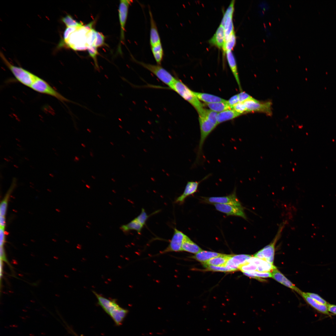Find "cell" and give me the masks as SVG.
<instances>
[{
	"mask_svg": "<svg viewBox=\"0 0 336 336\" xmlns=\"http://www.w3.org/2000/svg\"><path fill=\"white\" fill-rule=\"evenodd\" d=\"M90 156L91 157H94V154H93V152L92 151H90Z\"/></svg>",
	"mask_w": 336,
	"mask_h": 336,
	"instance_id": "obj_56",
	"label": "cell"
},
{
	"mask_svg": "<svg viewBox=\"0 0 336 336\" xmlns=\"http://www.w3.org/2000/svg\"><path fill=\"white\" fill-rule=\"evenodd\" d=\"M5 228L0 227V245L3 246L5 241L6 234Z\"/></svg>",
	"mask_w": 336,
	"mask_h": 336,
	"instance_id": "obj_48",
	"label": "cell"
},
{
	"mask_svg": "<svg viewBox=\"0 0 336 336\" xmlns=\"http://www.w3.org/2000/svg\"><path fill=\"white\" fill-rule=\"evenodd\" d=\"M81 145H82V147H84V148H85V147H86V145H85V144H84V143H82L81 144Z\"/></svg>",
	"mask_w": 336,
	"mask_h": 336,
	"instance_id": "obj_57",
	"label": "cell"
},
{
	"mask_svg": "<svg viewBox=\"0 0 336 336\" xmlns=\"http://www.w3.org/2000/svg\"><path fill=\"white\" fill-rule=\"evenodd\" d=\"M82 156V157H83V158H85V157L83 155Z\"/></svg>",
	"mask_w": 336,
	"mask_h": 336,
	"instance_id": "obj_61",
	"label": "cell"
},
{
	"mask_svg": "<svg viewBox=\"0 0 336 336\" xmlns=\"http://www.w3.org/2000/svg\"><path fill=\"white\" fill-rule=\"evenodd\" d=\"M203 250L185 235L182 246V251L196 254Z\"/></svg>",
	"mask_w": 336,
	"mask_h": 336,
	"instance_id": "obj_21",
	"label": "cell"
},
{
	"mask_svg": "<svg viewBox=\"0 0 336 336\" xmlns=\"http://www.w3.org/2000/svg\"><path fill=\"white\" fill-rule=\"evenodd\" d=\"M6 225L5 216H0V227L5 228Z\"/></svg>",
	"mask_w": 336,
	"mask_h": 336,
	"instance_id": "obj_52",
	"label": "cell"
},
{
	"mask_svg": "<svg viewBox=\"0 0 336 336\" xmlns=\"http://www.w3.org/2000/svg\"><path fill=\"white\" fill-rule=\"evenodd\" d=\"M208 270L223 272H232L228 267L225 266H215L213 265H204Z\"/></svg>",
	"mask_w": 336,
	"mask_h": 336,
	"instance_id": "obj_38",
	"label": "cell"
},
{
	"mask_svg": "<svg viewBox=\"0 0 336 336\" xmlns=\"http://www.w3.org/2000/svg\"><path fill=\"white\" fill-rule=\"evenodd\" d=\"M91 177L94 179H96L95 177L93 175H92Z\"/></svg>",
	"mask_w": 336,
	"mask_h": 336,
	"instance_id": "obj_58",
	"label": "cell"
},
{
	"mask_svg": "<svg viewBox=\"0 0 336 336\" xmlns=\"http://www.w3.org/2000/svg\"><path fill=\"white\" fill-rule=\"evenodd\" d=\"M246 109V112H262L271 115L272 114V103L268 101L262 102L252 97L243 102Z\"/></svg>",
	"mask_w": 336,
	"mask_h": 336,
	"instance_id": "obj_7",
	"label": "cell"
},
{
	"mask_svg": "<svg viewBox=\"0 0 336 336\" xmlns=\"http://www.w3.org/2000/svg\"><path fill=\"white\" fill-rule=\"evenodd\" d=\"M118 309L111 312L110 315L112 317L115 323L117 325H119L122 324L123 319L117 313V310Z\"/></svg>",
	"mask_w": 336,
	"mask_h": 336,
	"instance_id": "obj_43",
	"label": "cell"
},
{
	"mask_svg": "<svg viewBox=\"0 0 336 336\" xmlns=\"http://www.w3.org/2000/svg\"><path fill=\"white\" fill-rule=\"evenodd\" d=\"M243 273L244 275L250 278L256 279L261 282H266L267 281L265 279H262L258 277L251 275L247 272H244Z\"/></svg>",
	"mask_w": 336,
	"mask_h": 336,
	"instance_id": "obj_50",
	"label": "cell"
},
{
	"mask_svg": "<svg viewBox=\"0 0 336 336\" xmlns=\"http://www.w3.org/2000/svg\"><path fill=\"white\" fill-rule=\"evenodd\" d=\"M252 256L245 254L232 255L227 261L226 266L232 271L239 269L240 267L245 264L246 261Z\"/></svg>",
	"mask_w": 336,
	"mask_h": 336,
	"instance_id": "obj_13",
	"label": "cell"
},
{
	"mask_svg": "<svg viewBox=\"0 0 336 336\" xmlns=\"http://www.w3.org/2000/svg\"><path fill=\"white\" fill-rule=\"evenodd\" d=\"M198 99L205 103H210L220 102H226L227 100L218 96L209 94L194 91Z\"/></svg>",
	"mask_w": 336,
	"mask_h": 336,
	"instance_id": "obj_25",
	"label": "cell"
},
{
	"mask_svg": "<svg viewBox=\"0 0 336 336\" xmlns=\"http://www.w3.org/2000/svg\"><path fill=\"white\" fill-rule=\"evenodd\" d=\"M301 295L309 305L317 310L323 314L330 315L327 305L320 304L315 301L305 292H302Z\"/></svg>",
	"mask_w": 336,
	"mask_h": 336,
	"instance_id": "obj_19",
	"label": "cell"
},
{
	"mask_svg": "<svg viewBox=\"0 0 336 336\" xmlns=\"http://www.w3.org/2000/svg\"><path fill=\"white\" fill-rule=\"evenodd\" d=\"M16 180L14 179L9 189L6 193L5 196L1 202L0 205V216H5L8 201L11 194L13 191L16 185Z\"/></svg>",
	"mask_w": 336,
	"mask_h": 336,
	"instance_id": "obj_23",
	"label": "cell"
},
{
	"mask_svg": "<svg viewBox=\"0 0 336 336\" xmlns=\"http://www.w3.org/2000/svg\"><path fill=\"white\" fill-rule=\"evenodd\" d=\"M205 105L207 106L210 110L218 113L227 110L233 109L232 107L229 106L228 104L227 100L226 102H220L210 103H205Z\"/></svg>",
	"mask_w": 336,
	"mask_h": 336,
	"instance_id": "obj_27",
	"label": "cell"
},
{
	"mask_svg": "<svg viewBox=\"0 0 336 336\" xmlns=\"http://www.w3.org/2000/svg\"><path fill=\"white\" fill-rule=\"evenodd\" d=\"M87 50L90 56L94 60L96 67L97 68H99L96 59L97 56L98 54L97 47L94 45L88 46Z\"/></svg>",
	"mask_w": 336,
	"mask_h": 336,
	"instance_id": "obj_36",
	"label": "cell"
},
{
	"mask_svg": "<svg viewBox=\"0 0 336 336\" xmlns=\"http://www.w3.org/2000/svg\"><path fill=\"white\" fill-rule=\"evenodd\" d=\"M143 226L135 218L127 224L122 226L121 229L124 232H127L130 230H135L139 234Z\"/></svg>",
	"mask_w": 336,
	"mask_h": 336,
	"instance_id": "obj_29",
	"label": "cell"
},
{
	"mask_svg": "<svg viewBox=\"0 0 336 336\" xmlns=\"http://www.w3.org/2000/svg\"><path fill=\"white\" fill-rule=\"evenodd\" d=\"M226 57L229 66L234 76L240 91H242L238 76L237 65L235 57L231 51L226 52Z\"/></svg>",
	"mask_w": 336,
	"mask_h": 336,
	"instance_id": "obj_20",
	"label": "cell"
},
{
	"mask_svg": "<svg viewBox=\"0 0 336 336\" xmlns=\"http://www.w3.org/2000/svg\"><path fill=\"white\" fill-rule=\"evenodd\" d=\"M247 272L251 275L259 278L272 277L271 272H260L256 271Z\"/></svg>",
	"mask_w": 336,
	"mask_h": 336,
	"instance_id": "obj_44",
	"label": "cell"
},
{
	"mask_svg": "<svg viewBox=\"0 0 336 336\" xmlns=\"http://www.w3.org/2000/svg\"><path fill=\"white\" fill-rule=\"evenodd\" d=\"M241 115L233 109L227 110L219 113L217 116V124L232 119Z\"/></svg>",
	"mask_w": 336,
	"mask_h": 336,
	"instance_id": "obj_24",
	"label": "cell"
},
{
	"mask_svg": "<svg viewBox=\"0 0 336 336\" xmlns=\"http://www.w3.org/2000/svg\"><path fill=\"white\" fill-rule=\"evenodd\" d=\"M79 160H80L78 156H76L75 157V158L74 159V161H75L76 162H77V161H79Z\"/></svg>",
	"mask_w": 336,
	"mask_h": 336,
	"instance_id": "obj_55",
	"label": "cell"
},
{
	"mask_svg": "<svg viewBox=\"0 0 336 336\" xmlns=\"http://www.w3.org/2000/svg\"><path fill=\"white\" fill-rule=\"evenodd\" d=\"M239 269L243 272L255 271H257V267L253 263L246 262L240 267Z\"/></svg>",
	"mask_w": 336,
	"mask_h": 336,
	"instance_id": "obj_35",
	"label": "cell"
},
{
	"mask_svg": "<svg viewBox=\"0 0 336 336\" xmlns=\"http://www.w3.org/2000/svg\"><path fill=\"white\" fill-rule=\"evenodd\" d=\"M272 278L277 282L295 291L301 295L302 292L287 278L277 268L272 272Z\"/></svg>",
	"mask_w": 336,
	"mask_h": 336,
	"instance_id": "obj_18",
	"label": "cell"
},
{
	"mask_svg": "<svg viewBox=\"0 0 336 336\" xmlns=\"http://www.w3.org/2000/svg\"><path fill=\"white\" fill-rule=\"evenodd\" d=\"M231 255L222 254L219 256L210 259L203 264L204 265L225 266L227 261Z\"/></svg>",
	"mask_w": 336,
	"mask_h": 336,
	"instance_id": "obj_26",
	"label": "cell"
},
{
	"mask_svg": "<svg viewBox=\"0 0 336 336\" xmlns=\"http://www.w3.org/2000/svg\"><path fill=\"white\" fill-rule=\"evenodd\" d=\"M0 56L4 64L16 79L22 84L30 88L37 76L21 67L12 64L1 52L0 53Z\"/></svg>",
	"mask_w": 336,
	"mask_h": 336,
	"instance_id": "obj_2",
	"label": "cell"
},
{
	"mask_svg": "<svg viewBox=\"0 0 336 336\" xmlns=\"http://www.w3.org/2000/svg\"><path fill=\"white\" fill-rule=\"evenodd\" d=\"M232 109L241 114L246 112L245 107L243 102H239L232 107Z\"/></svg>",
	"mask_w": 336,
	"mask_h": 336,
	"instance_id": "obj_41",
	"label": "cell"
},
{
	"mask_svg": "<svg viewBox=\"0 0 336 336\" xmlns=\"http://www.w3.org/2000/svg\"><path fill=\"white\" fill-rule=\"evenodd\" d=\"M234 4L235 0H232L223 15L220 24V25L223 26L226 18L228 16L233 15L234 10Z\"/></svg>",
	"mask_w": 336,
	"mask_h": 336,
	"instance_id": "obj_34",
	"label": "cell"
},
{
	"mask_svg": "<svg viewBox=\"0 0 336 336\" xmlns=\"http://www.w3.org/2000/svg\"><path fill=\"white\" fill-rule=\"evenodd\" d=\"M236 37L234 31L229 36L225 41L222 49L223 55H225L227 51H231L236 43Z\"/></svg>",
	"mask_w": 336,
	"mask_h": 336,
	"instance_id": "obj_30",
	"label": "cell"
},
{
	"mask_svg": "<svg viewBox=\"0 0 336 336\" xmlns=\"http://www.w3.org/2000/svg\"><path fill=\"white\" fill-rule=\"evenodd\" d=\"M2 261H3V260L0 259V277H1V278L2 276V265H3Z\"/></svg>",
	"mask_w": 336,
	"mask_h": 336,
	"instance_id": "obj_54",
	"label": "cell"
},
{
	"mask_svg": "<svg viewBox=\"0 0 336 336\" xmlns=\"http://www.w3.org/2000/svg\"><path fill=\"white\" fill-rule=\"evenodd\" d=\"M285 224V223L284 222L280 226L273 241L269 244L255 254L253 256L273 264L275 244L281 236Z\"/></svg>",
	"mask_w": 336,
	"mask_h": 336,
	"instance_id": "obj_6",
	"label": "cell"
},
{
	"mask_svg": "<svg viewBox=\"0 0 336 336\" xmlns=\"http://www.w3.org/2000/svg\"><path fill=\"white\" fill-rule=\"evenodd\" d=\"M110 144L112 146L114 145V143L113 142H110Z\"/></svg>",
	"mask_w": 336,
	"mask_h": 336,
	"instance_id": "obj_59",
	"label": "cell"
},
{
	"mask_svg": "<svg viewBox=\"0 0 336 336\" xmlns=\"http://www.w3.org/2000/svg\"><path fill=\"white\" fill-rule=\"evenodd\" d=\"M149 217V216L147 215L144 209L142 208L141 213L136 218V219L143 226L145 224Z\"/></svg>",
	"mask_w": 336,
	"mask_h": 336,
	"instance_id": "obj_40",
	"label": "cell"
},
{
	"mask_svg": "<svg viewBox=\"0 0 336 336\" xmlns=\"http://www.w3.org/2000/svg\"><path fill=\"white\" fill-rule=\"evenodd\" d=\"M232 16H228L226 19L224 27L225 30V42L230 35L234 31L232 21Z\"/></svg>",
	"mask_w": 336,
	"mask_h": 336,
	"instance_id": "obj_32",
	"label": "cell"
},
{
	"mask_svg": "<svg viewBox=\"0 0 336 336\" xmlns=\"http://www.w3.org/2000/svg\"><path fill=\"white\" fill-rule=\"evenodd\" d=\"M246 262L256 265L257 267L256 271L260 272H271L277 268L273 264L253 256L248 259Z\"/></svg>",
	"mask_w": 336,
	"mask_h": 336,
	"instance_id": "obj_16",
	"label": "cell"
},
{
	"mask_svg": "<svg viewBox=\"0 0 336 336\" xmlns=\"http://www.w3.org/2000/svg\"><path fill=\"white\" fill-rule=\"evenodd\" d=\"M213 204L217 210L226 214L227 216H235L240 217L245 219L246 218L244 208L242 206L220 203Z\"/></svg>",
	"mask_w": 336,
	"mask_h": 336,
	"instance_id": "obj_11",
	"label": "cell"
},
{
	"mask_svg": "<svg viewBox=\"0 0 336 336\" xmlns=\"http://www.w3.org/2000/svg\"><path fill=\"white\" fill-rule=\"evenodd\" d=\"M227 102L229 106L232 107L234 105L239 102L238 94L232 96L228 100H227Z\"/></svg>",
	"mask_w": 336,
	"mask_h": 336,
	"instance_id": "obj_47",
	"label": "cell"
},
{
	"mask_svg": "<svg viewBox=\"0 0 336 336\" xmlns=\"http://www.w3.org/2000/svg\"><path fill=\"white\" fill-rule=\"evenodd\" d=\"M239 102H243L252 97L248 94L245 92L242 91L238 94Z\"/></svg>",
	"mask_w": 336,
	"mask_h": 336,
	"instance_id": "obj_46",
	"label": "cell"
},
{
	"mask_svg": "<svg viewBox=\"0 0 336 336\" xmlns=\"http://www.w3.org/2000/svg\"><path fill=\"white\" fill-rule=\"evenodd\" d=\"M207 203L212 204L220 203L232 205L236 206H242L240 202L237 198L236 189L230 194L222 197H213L204 198Z\"/></svg>",
	"mask_w": 336,
	"mask_h": 336,
	"instance_id": "obj_10",
	"label": "cell"
},
{
	"mask_svg": "<svg viewBox=\"0 0 336 336\" xmlns=\"http://www.w3.org/2000/svg\"><path fill=\"white\" fill-rule=\"evenodd\" d=\"M218 113L210 110L204 108L201 113L198 114V115L199 116L206 118L217 125H218L217 123Z\"/></svg>",
	"mask_w": 336,
	"mask_h": 336,
	"instance_id": "obj_31",
	"label": "cell"
},
{
	"mask_svg": "<svg viewBox=\"0 0 336 336\" xmlns=\"http://www.w3.org/2000/svg\"><path fill=\"white\" fill-rule=\"evenodd\" d=\"M96 38L94 45L96 47L101 46L105 44V36L103 34L96 31Z\"/></svg>",
	"mask_w": 336,
	"mask_h": 336,
	"instance_id": "obj_39",
	"label": "cell"
},
{
	"mask_svg": "<svg viewBox=\"0 0 336 336\" xmlns=\"http://www.w3.org/2000/svg\"><path fill=\"white\" fill-rule=\"evenodd\" d=\"M62 20L67 27H81L83 26L82 23L77 21L69 15L63 17Z\"/></svg>",
	"mask_w": 336,
	"mask_h": 336,
	"instance_id": "obj_33",
	"label": "cell"
},
{
	"mask_svg": "<svg viewBox=\"0 0 336 336\" xmlns=\"http://www.w3.org/2000/svg\"><path fill=\"white\" fill-rule=\"evenodd\" d=\"M80 27H67L65 30L63 35V41L66 40L70 35Z\"/></svg>",
	"mask_w": 336,
	"mask_h": 336,
	"instance_id": "obj_45",
	"label": "cell"
},
{
	"mask_svg": "<svg viewBox=\"0 0 336 336\" xmlns=\"http://www.w3.org/2000/svg\"><path fill=\"white\" fill-rule=\"evenodd\" d=\"M306 293L310 297L320 304L326 305L328 304L326 301L316 294L310 292Z\"/></svg>",
	"mask_w": 336,
	"mask_h": 336,
	"instance_id": "obj_42",
	"label": "cell"
},
{
	"mask_svg": "<svg viewBox=\"0 0 336 336\" xmlns=\"http://www.w3.org/2000/svg\"><path fill=\"white\" fill-rule=\"evenodd\" d=\"M96 30L94 29L89 31L86 35V44L88 47L94 45L96 38Z\"/></svg>",
	"mask_w": 336,
	"mask_h": 336,
	"instance_id": "obj_37",
	"label": "cell"
},
{
	"mask_svg": "<svg viewBox=\"0 0 336 336\" xmlns=\"http://www.w3.org/2000/svg\"><path fill=\"white\" fill-rule=\"evenodd\" d=\"M132 2L131 0L120 1L119 15L121 30L120 41L122 43L124 42V40L125 28L127 18L128 8Z\"/></svg>",
	"mask_w": 336,
	"mask_h": 336,
	"instance_id": "obj_9",
	"label": "cell"
},
{
	"mask_svg": "<svg viewBox=\"0 0 336 336\" xmlns=\"http://www.w3.org/2000/svg\"><path fill=\"white\" fill-rule=\"evenodd\" d=\"M133 60L138 64L151 72L169 87L173 84L176 78L161 65L146 63L138 61L134 58Z\"/></svg>",
	"mask_w": 336,
	"mask_h": 336,
	"instance_id": "obj_4",
	"label": "cell"
},
{
	"mask_svg": "<svg viewBox=\"0 0 336 336\" xmlns=\"http://www.w3.org/2000/svg\"><path fill=\"white\" fill-rule=\"evenodd\" d=\"M0 259L4 261H6L5 253L3 246H0Z\"/></svg>",
	"mask_w": 336,
	"mask_h": 336,
	"instance_id": "obj_51",
	"label": "cell"
},
{
	"mask_svg": "<svg viewBox=\"0 0 336 336\" xmlns=\"http://www.w3.org/2000/svg\"><path fill=\"white\" fill-rule=\"evenodd\" d=\"M149 11L150 24V44L151 47L161 43V41L157 25L152 13L150 9H149Z\"/></svg>",
	"mask_w": 336,
	"mask_h": 336,
	"instance_id": "obj_15",
	"label": "cell"
},
{
	"mask_svg": "<svg viewBox=\"0 0 336 336\" xmlns=\"http://www.w3.org/2000/svg\"><path fill=\"white\" fill-rule=\"evenodd\" d=\"M30 88L40 93L53 96L60 101L69 102L70 100L63 96L47 82L37 76Z\"/></svg>",
	"mask_w": 336,
	"mask_h": 336,
	"instance_id": "obj_5",
	"label": "cell"
},
{
	"mask_svg": "<svg viewBox=\"0 0 336 336\" xmlns=\"http://www.w3.org/2000/svg\"><path fill=\"white\" fill-rule=\"evenodd\" d=\"M93 292L98 300L99 305L109 315L111 312L120 307L114 300L107 298L95 291Z\"/></svg>",
	"mask_w": 336,
	"mask_h": 336,
	"instance_id": "obj_12",
	"label": "cell"
},
{
	"mask_svg": "<svg viewBox=\"0 0 336 336\" xmlns=\"http://www.w3.org/2000/svg\"><path fill=\"white\" fill-rule=\"evenodd\" d=\"M191 104L196 110L198 114L204 109L203 105L194 93L181 80L176 78L173 84L169 87Z\"/></svg>",
	"mask_w": 336,
	"mask_h": 336,
	"instance_id": "obj_1",
	"label": "cell"
},
{
	"mask_svg": "<svg viewBox=\"0 0 336 336\" xmlns=\"http://www.w3.org/2000/svg\"><path fill=\"white\" fill-rule=\"evenodd\" d=\"M89 31L83 26L71 33L66 40L62 41L60 44H63L60 45L62 46L63 44H65L74 50H82L87 49L86 35Z\"/></svg>",
	"mask_w": 336,
	"mask_h": 336,
	"instance_id": "obj_3",
	"label": "cell"
},
{
	"mask_svg": "<svg viewBox=\"0 0 336 336\" xmlns=\"http://www.w3.org/2000/svg\"><path fill=\"white\" fill-rule=\"evenodd\" d=\"M111 180H112V181H115V180H114V179H113V178H112V179H111Z\"/></svg>",
	"mask_w": 336,
	"mask_h": 336,
	"instance_id": "obj_60",
	"label": "cell"
},
{
	"mask_svg": "<svg viewBox=\"0 0 336 336\" xmlns=\"http://www.w3.org/2000/svg\"><path fill=\"white\" fill-rule=\"evenodd\" d=\"M225 30L223 26L220 24L212 37L209 40L211 45L219 49H223L225 43Z\"/></svg>",
	"mask_w": 336,
	"mask_h": 336,
	"instance_id": "obj_17",
	"label": "cell"
},
{
	"mask_svg": "<svg viewBox=\"0 0 336 336\" xmlns=\"http://www.w3.org/2000/svg\"><path fill=\"white\" fill-rule=\"evenodd\" d=\"M327 306L329 312L336 315V305L328 303Z\"/></svg>",
	"mask_w": 336,
	"mask_h": 336,
	"instance_id": "obj_49",
	"label": "cell"
},
{
	"mask_svg": "<svg viewBox=\"0 0 336 336\" xmlns=\"http://www.w3.org/2000/svg\"><path fill=\"white\" fill-rule=\"evenodd\" d=\"M222 254L217 252L202 250L195 254L193 258L203 264L210 259Z\"/></svg>",
	"mask_w": 336,
	"mask_h": 336,
	"instance_id": "obj_22",
	"label": "cell"
},
{
	"mask_svg": "<svg viewBox=\"0 0 336 336\" xmlns=\"http://www.w3.org/2000/svg\"><path fill=\"white\" fill-rule=\"evenodd\" d=\"M207 177L206 176L200 181H188L183 193L177 198L175 201V203L180 204H182L184 203L185 199L187 197L194 194L197 191L200 182L206 178Z\"/></svg>",
	"mask_w": 336,
	"mask_h": 336,
	"instance_id": "obj_14",
	"label": "cell"
},
{
	"mask_svg": "<svg viewBox=\"0 0 336 336\" xmlns=\"http://www.w3.org/2000/svg\"><path fill=\"white\" fill-rule=\"evenodd\" d=\"M185 235L181 231L175 228L173 236L169 245L161 252V254L181 251L182 245Z\"/></svg>",
	"mask_w": 336,
	"mask_h": 336,
	"instance_id": "obj_8",
	"label": "cell"
},
{
	"mask_svg": "<svg viewBox=\"0 0 336 336\" xmlns=\"http://www.w3.org/2000/svg\"><path fill=\"white\" fill-rule=\"evenodd\" d=\"M259 5V7L264 11H266L268 8V4L264 1L261 2Z\"/></svg>",
	"mask_w": 336,
	"mask_h": 336,
	"instance_id": "obj_53",
	"label": "cell"
},
{
	"mask_svg": "<svg viewBox=\"0 0 336 336\" xmlns=\"http://www.w3.org/2000/svg\"><path fill=\"white\" fill-rule=\"evenodd\" d=\"M151 48L157 64L161 65L164 56V51L161 43L151 47Z\"/></svg>",
	"mask_w": 336,
	"mask_h": 336,
	"instance_id": "obj_28",
	"label": "cell"
}]
</instances>
